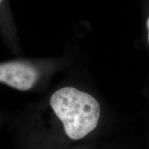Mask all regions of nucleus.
Segmentation results:
<instances>
[{"mask_svg":"<svg viewBox=\"0 0 149 149\" xmlns=\"http://www.w3.org/2000/svg\"><path fill=\"white\" fill-rule=\"evenodd\" d=\"M39 77L34 66L19 61L0 64V82L19 91L33 88Z\"/></svg>","mask_w":149,"mask_h":149,"instance_id":"f03ea898","label":"nucleus"},{"mask_svg":"<svg viewBox=\"0 0 149 149\" xmlns=\"http://www.w3.org/2000/svg\"><path fill=\"white\" fill-rule=\"evenodd\" d=\"M2 1H3V0H0V3L2 2Z\"/></svg>","mask_w":149,"mask_h":149,"instance_id":"20e7f679","label":"nucleus"},{"mask_svg":"<svg viewBox=\"0 0 149 149\" xmlns=\"http://www.w3.org/2000/svg\"><path fill=\"white\" fill-rule=\"evenodd\" d=\"M50 103L70 139L83 138L97 126L100 104L88 93L73 87H64L52 95Z\"/></svg>","mask_w":149,"mask_h":149,"instance_id":"f257e3e1","label":"nucleus"},{"mask_svg":"<svg viewBox=\"0 0 149 149\" xmlns=\"http://www.w3.org/2000/svg\"><path fill=\"white\" fill-rule=\"evenodd\" d=\"M146 26H147V29L148 30V42H149V18L148 19V20H147Z\"/></svg>","mask_w":149,"mask_h":149,"instance_id":"7ed1b4c3","label":"nucleus"}]
</instances>
